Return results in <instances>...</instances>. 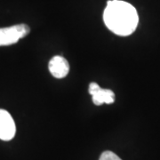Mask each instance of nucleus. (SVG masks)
<instances>
[{"label":"nucleus","instance_id":"f257e3e1","mask_svg":"<svg viewBox=\"0 0 160 160\" xmlns=\"http://www.w3.org/2000/svg\"><path fill=\"white\" fill-rule=\"evenodd\" d=\"M103 20L110 31L123 37L133 33L139 22L136 9L131 4L121 0L108 1Z\"/></svg>","mask_w":160,"mask_h":160},{"label":"nucleus","instance_id":"423d86ee","mask_svg":"<svg viewBox=\"0 0 160 160\" xmlns=\"http://www.w3.org/2000/svg\"><path fill=\"white\" fill-rule=\"evenodd\" d=\"M99 160H122L118 155L113 153L112 151H104L101 155Z\"/></svg>","mask_w":160,"mask_h":160},{"label":"nucleus","instance_id":"20e7f679","mask_svg":"<svg viewBox=\"0 0 160 160\" xmlns=\"http://www.w3.org/2000/svg\"><path fill=\"white\" fill-rule=\"evenodd\" d=\"M89 93L92 96V102L100 106L103 103L111 104L115 101L114 92L110 89H102L97 83L92 82L89 86Z\"/></svg>","mask_w":160,"mask_h":160},{"label":"nucleus","instance_id":"7ed1b4c3","mask_svg":"<svg viewBox=\"0 0 160 160\" xmlns=\"http://www.w3.org/2000/svg\"><path fill=\"white\" fill-rule=\"evenodd\" d=\"M16 126L14 120L6 109H0V140L11 141L15 135Z\"/></svg>","mask_w":160,"mask_h":160},{"label":"nucleus","instance_id":"f03ea898","mask_svg":"<svg viewBox=\"0 0 160 160\" xmlns=\"http://www.w3.org/2000/svg\"><path fill=\"white\" fill-rule=\"evenodd\" d=\"M30 29L26 24H17L0 29V46H10L29 34Z\"/></svg>","mask_w":160,"mask_h":160},{"label":"nucleus","instance_id":"39448f33","mask_svg":"<svg viewBox=\"0 0 160 160\" xmlns=\"http://www.w3.org/2000/svg\"><path fill=\"white\" fill-rule=\"evenodd\" d=\"M48 68L50 73L56 78H63L69 72V64L68 61L60 55L52 58Z\"/></svg>","mask_w":160,"mask_h":160}]
</instances>
